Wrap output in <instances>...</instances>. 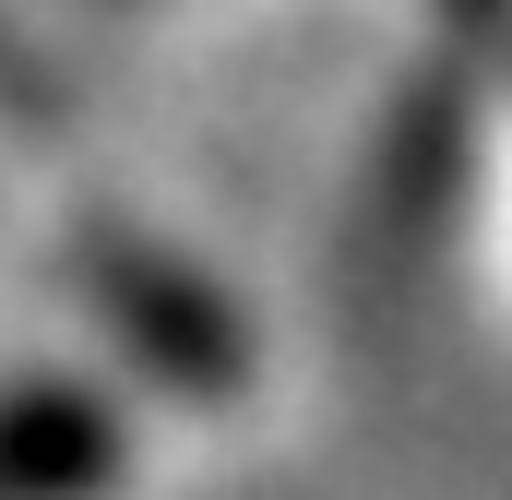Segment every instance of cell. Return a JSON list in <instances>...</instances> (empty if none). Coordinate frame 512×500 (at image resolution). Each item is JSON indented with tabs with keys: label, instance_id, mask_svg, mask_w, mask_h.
Masks as SVG:
<instances>
[{
	"label": "cell",
	"instance_id": "6da1fadb",
	"mask_svg": "<svg viewBox=\"0 0 512 500\" xmlns=\"http://www.w3.org/2000/svg\"><path fill=\"white\" fill-rule=\"evenodd\" d=\"M96 310L120 322V346L167 381V393H203V405H215V393H239V370H251V346H239L227 298H215L203 274H179L167 250L96 239Z\"/></svg>",
	"mask_w": 512,
	"mask_h": 500
},
{
	"label": "cell",
	"instance_id": "7a4b0ae2",
	"mask_svg": "<svg viewBox=\"0 0 512 500\" xmlns=\"http://www.w3.org/2000/svg\"><path fill=\"white\" fill-rule=\"evenodd\" d=\"M120 477V417L84 381L0 393V500H96Z\"/></svg>",
	"mask_w": 512,
	"mask_h": 500
}]
</instances>
